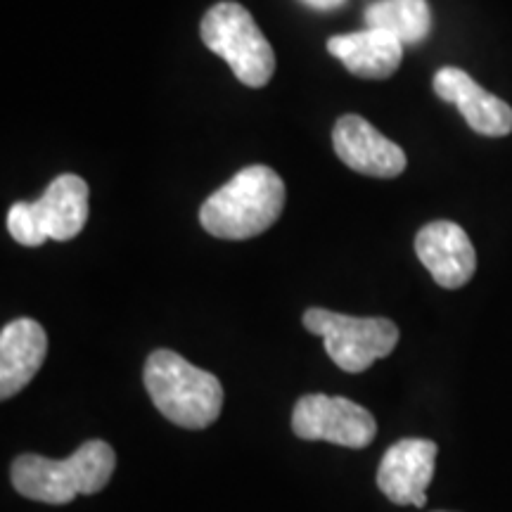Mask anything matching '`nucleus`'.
<instances>
[{"label":"nucleus","instance_id":"obj_1","mask_svg":"<svg viewBox=\"0 0 512 512\" xmlns=\"http://www.w3.org/2000/svg\"><path fill=\"white\" fill-rule=\"evenodd\" d=\"M285 207L283 178L264 164L247 166L204 200L200 223L221 240H249L266 233Z\"/></svg>","mask_w":512,"mask_h":512},{"label":"nucleus","instance_id":"obj_2","mask_svg":"<svg viewBox=\"0 0 512 512\" xmlns=\"http://www.w3.org/2000/svg\"><path fill=\"white\" fill-rule=\"evenodd\" d=\"M117 453L102 439L86 441L67 460L24 453L12 463V486L29 501L64 505L76 496H93L110 484Z\"/></svg>","mask_w":512,"mask_h":512},{"label":"nucleus","instance_id":"obj_3","mask_svg":"<svg viewBox=\"0 0 512 512\" xmlns=\"http://www.w3.org/2000/svg\"><path fill=\"white\" fill-rule=\"evenodd\" d=\"M143 380L157 411L183 430H204L219 420L223 408L219 377L192 366L176 351H152Z\"/></svg>","mask_w":512,"mask_h":512},{"label":"nucleus","instance_id":"obj_4","mask_svg":"<svg viewBox=\"0 0 512 512\" xmlns=\"http://www.w3.org/2000/svg\"><path fill=\"white\" fill-rule=\"evenodd\" d=\"M202 41L223 57L249 88H261L275 72V53L247 8L233 0L216 3L202 19Z\"/></svg>","mask_w":512,"mask_h":512},{"label":"nucleus","instance_id":"obj_5","mask_svg":"<svg viewBox=\"0 0 512 512\" xmlns=\"http://www.w3.org/2000/svg\"><path fill=\"white\" fill-rule=\"evenodd\" d=\"M88 221V183L76 174L57 176L41 200L17 202L8 211V230L19 245L41 247L43 242H67Z\"/></svg>","mask_w":512,"mask_h":512},{"label":"nucleus","instance_id":"obj_6","mask_svg":"<svg viewBox=\"0 0 512 512\" xmlns=\"http://www.w3.org/2000/svg\"><path fill=\"white\" fill-rule=\"evenodd\" d=\"M306 330L325 339V351L344 373H363L389 356L399 342V328L389 318H356L328 309L304 313Z\"/></svg>","mask_w":512,"mask_h":512},{"label":"nucleus","instance_id":"obj_7","mask_svg":"<svg viewBox=\"0 0 512 512\" xmlns=\"http://www.w3.org/2000/svg\"><path fill=\"white\" fill-rule=\"evenodd\" d=\"M292 430L299 439L330 441L347 448H366L377 434V422L368 408L344 396L309 394L292 413Z\"/></svg>","mask_w":512,"mask_h":512},{"label":"nucleus","instance_id":"obj_8","mask_svg":"<svg viewBox=\"0 0 512 512\" xmlns=\"http://www.w3.org/2000/svg\"><path fill=\"white\" fill-rule=\"evenodd\" d=\"M437 444L430 439H401L387 448L377 467V486L396 505L427 503V486L434 477Z\"/></svg>","mask_w":512,"mask_h":512},{"label":"nucleus","instance_id":"obj_9","mask_svg":"<svg viewBox=\"0 0 512 512\" xmlns=\"http://www.w3.org/2000/svg\"><path fill=\"white\" fill-rule=\"evenodd\" d=\"M332 145L349 169L373 178H396L406 169V152L358 114H344L332 128Z\"/></svg>","mask_w":512,"mask_h":512},{"label":"nucleus","instance_id":"obj_10","mask_svg":"<svg viewBox=\"0 0 512 512\" xmlns=\"http://www.w3.org/2000/svg\"><path fill=\"white\" fill-rule=\"evenodd\" d=\"M415 254L432 273L437 285L458 290L475 275L477 254L470 238L458 223L432 221L415 235Z\"/></svg>","mask_w":512,"mask_h":512},{"label":"nucleus","instance_id":"obj_11","mask_svg":"<svg viewBox=\"0 0 512 512\" xmlns=\"http://www.w3.org/2000/svg\"><path fill=\"white\" fill-rule=\"evenodd\" d=\"M434 93L453 102L472 131L482 136L501 138L512 131V107L508 102L484 91L470 74L458 67H444L434 76Z\"/></svg>","mask_w":512,"mask_h":512},{"label":"nucleus","instance_id":"obj_12","mask_svg":"<svg viewBox=\"0 0 512 512\" xmlns=\"http://www.w3.org/2000/svg\"><path fill=\"white\" fill-rule=\"evenodd\" d=\"M48 354V335L34 318L12 320L0 332V399H12L34 380Z\"/></svg>","mask_w":512,"mask_h":512},{"label":"nucleus","instance_id":"obj_13","mask_svg":"<svg viewBox=\"0 0 512 512\" xmlns=\"http://www.w3.org/2000/svg\"><path fill=\"white\" fill-rule=\"evenodd\" d=\"M403 43L382 29L332 36L328 53L361 79H389L403 60Z\"/></svg>","mask_w":512,"mask_h":512},{"label":"nucleus","instance_id":"obj_14","mask_svg":"<svg viewBox=\"0 0 512 512\" xmlns=\"http://www.w3.org/2000/svg\"><path fill=\"white\" fill-rule=\"evenodd\" d=\"M370 29H382L403 46H418L432 31V10L427 0H375L366 10Z\"/></svg>","mask_w":512,"mask_h":512},{"label":"nucleus","instance_id":"obj_15","mask_svg":"<svg viewBox=\"0 0 512 512\" xmlns=\"http://www.w3.org/2000/svg\"><path fill=\"white\" fill-rule=\"evenodd\" d=\"M304 5H309L313 10H320V12H330V10H337L342 8L347 0H302Z\"/></svg>","mask_w":512,"mask_h":512}]
</instances>
